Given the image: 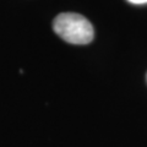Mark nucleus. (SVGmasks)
Segmentation results:
<instances>
[{
	"label": "nucleus",
	"mask_w": 147,
	"mask_h": 147,
	"mask_svg": "<svg viewBox=\"0 0 147 147\" xmlns=\"http://www.w3.org/2000/svg\"><path fill=\"white\" fill-rule=\"evenodd\" d=\"M53 30L61 39L71 44H88L94 37L91 22L75 12H63L54 18Z\"/></svg>",
	"instance_id": "f257e3e1"
},
{
	"label": "nucleus",
	"mask_w": 147,
	"mask_h": 147,
	"mask_svg": "<svg viewBox=\"0 0 147 147\" xmlns=\"http://www.w3.org/2000/svg\"><path fill=\"white\" fill-rule=\"evenodd\" d=\"M129 3L135 4V5H142V4H147V0H127Z\"/></svg>",
	"instance_id": "f03ea898"
}]
</instances>
